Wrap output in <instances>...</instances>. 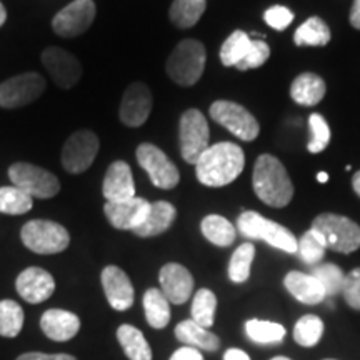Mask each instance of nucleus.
Returning a JSON list of instances; mask_svg holds the SVG:
<instances>
[{"instance_id": "f257e3e1", "label": "nucleus", "mask_w": 360, "mask_h": 360, "mask_svg": "<svg viewBox=\"0 0 360 360\" xmlns=\"http://www.w3.org/2000/svg\"><path fill=\"white\" fill-rule=\"evenodd\" d=\"M245 165L244 150L233 142L210 146L195 164V175L207 187H224L242 174Z\"/></svg>"}, {"instance_id": "f03ea898", "label": "nucleus", "mask_w": 360, "mask_h": 360, "mask_svg": "<svg viewBox=\"0 0 360 360\" xmlns=\"http://www.w3.org/2000/svg\"><path fill=\"white\" fill-rule=\"evenodd\" d=\"M252 186L257 197L270 207H285L294 197V184L285 167L274 155L264 154L255 162L252 174Z\"/></svg>"}, {"instance_id": "7ed1b4c3", "label": "nucleus", "mask_w": 360, "mask_h": 360, "mask_svg": "<svg viewBox=\"0 0 360 360\" xmlns=\"http://www.w3.org/2000/svg\"><path fill=\"white\" fill-rule=\"evenodd\" d=\"M207 52L199 40L186 39L177 44L167 58V75L177 85L191 87L204 74Z\"/></svg>"}, {"instance_id": "20e7f679", "label": "nucleus", "mask_w": 360, "mask_h": 360, "mask_svg": "<svg viewBox=\"0 0 360 360\" xmlns=\"http://www.w3.org/2000/svg\"><path fill=\"white\" fill-rule=\"evenodd\" d=\"M237 231L247 238L264 240L278 250L287 252V254H295L297 252V238L289 229L274 222V220L262 217L257 212H252V210L240 214L237 220Z\"/></svg>"}, {"instance_id": "39448f33", "label": "nucleus", "mask_w": 360, "mask_h": 360, "mask_svg": "<svg viewBox=\"0 0 360 360\" xmlns=\"http://www.w3.org/2000/svg\"><path fill=\"white\" fill-rule=\"evenodd\" d=\"M20 238L29 250L40 255L64 252L70 244V236L64 225L53 220H29L20 231Z\"/></svg>"}, {"instance_id": "423d86ee", "label": "nucleus", "mask_w": 360, "mask_h": 360, "mask_svg": "<svg viewBox=\"0 0 360 360\" xmlns=\"http://www.w3.org/2000/svg\"><path fill=\"white\" fill-rule=\"evenodd\" d=\"M310 229L321 233L327 249L340 254H352L360 249V225L344 215L321 214L314 219Z\"/></svg>"}, {"instance_id": "0eeeda50", "label": "nucleus", "mask_w": 360, "mask_h": 360, "mask_svg": "<svg viewBox=\"0 0 360 360\" xmlns=\"http://www.w3.org/2000/svg\"><path fill=\"white\" fill-rule=\"evenodd\" d=\"M209 141L210 130L204 114L197 109L184 112L179 124V142L182 159L195 165L200 155L210 147Z\"/></svg>"}, {"instance_id": "6e6552de", "label": "nucleus", "mask_w": 360, "mask_h": 360, "mask_svg": "<svg viewBox=\"0 0 360 360\" xmlns=\"http://www.w3.org/2000/svg\"><path fill=\"white\" fill-rule=\"evenodd\" d=\"M8 179L15 187L29 193L32 199H52L60 191L57 175L39 165L17 162L8 167Z\"/></svg>"}, {"instance_id": "1a4fd4ad", "label": "nucleus", "mask_w": 360, "mask_h": 360, "mask_svg": "<svg viewBox=\"0 0 360 360\" xmlns=\"http://www.w3.org/2000/svg\"><path fill=\"white\" fill-rule=\"evenodd\" d=\"M209 112L215 122L227 129L229 132L236 135L240 141L252 142L257 139L260 132L259 122L240 103L231 101H217L210 105Z\"/></svg>"}, {"instance_id": "9d476101", "label": "nucleus", "mask_w": 360, "mask_h": 360, "mask_svg": "<svg viewBox=\"0 0 360 360\" xmlns=\"http://www.w3.org/2000/svg\"><path fill=\"white\" fill-rule=\"evenodd\" d=\"M101 141L92 130H77L67 139L62 147L60 162L69 174H84L92 167L98 154Z\"/></svg>"}, {"instance_id": "9b49d317", "label": "nucleus", "mask_w": 360, "mask_h": 360, "mask_svg": "<svg viewBox=\"0 0 360 360\" xmlns=\"http://www.w3.org/2000/svg\"><path fill=\"white\" fill-rule=\"evenodd\" d=\"M135 155H137L139 165L148 174L150 182L155 187L170 191V188H175L179 186V169L175 167L174 162L159 147L152 146V143H141L137 147Z\"/></svg>"}, {"instance_id": "f8f14e48", "label": "nucleus", "mask_w": 360, "mask_h": 360, "mask_svg": "<svg viewBox=\"0 0 360 360\" xmlns=\"http://www.w3.org/2000/svg\"><path fill=\"white\" fill-rule=\"evenodd\" d=\"M45 79L37 72H25L0 84V107L19 109L37 101L45 90Z\"/></svg>"}, {"instance_id": "ddd939ff", "label": "nucleus", "mask_w": 360, "mask_h": 360, "mask_svg": "<svg viewBox=\"0 0 360 360\" xmlns=\"http://www.w3.org/2000/svg\"><path fill=\"white\" fill-rule=\"evenodd\" d=\"M94 19H96L94 0H74L53 17L52 29L60 37H77L92 25Z\"/></svg>"}, {"instance_id": "4468645a", "label": "nucleus", "mask_w": 360, "mask_h": 360, "mask_svg": "<svg viewBox=\"0 0 360 360\" xmlns=\"http://www.w3.org/2000/svg\"><path fill=\"white\" fill-rule=\"evenodd\" d=\"M42 64L60 89H72L82 79V64L74 53L60 47H47L42 52Z\"/></svg>"}, {"instance_id": "2eb2a0df", "label": "nucleus", "mask_w": 360, "mask_h": 360, "mask_svg": "<svg viewBox=\"0 0 360 360\" xmlns=\"http://www.w3.org/2000/svg\"><path fill=\"white\" fill-rule=\"evenodd\" d=\"M152 105H154V98H152L150 89L141 82L130 84L125 89L122 102H120V120L127 127H141L147 122Z\"/></svg>"}, {"instance_id": "dca6fc26", "label": "nucleus", "mask_w": 360, "mask_h": 360, "mask_svg": "<svg viewBox=\"0 0 360 360\" xmlns=\"http://www.w3.org/2000/svg\"><path fill=\"white\" fill-rule=\"evenodd\" d=\"M150 210V202L142 197H134L124 202H105L103 214L112 227L119 231H135L141 227Z\"/></svg>"}, {"instance_id": "f3484780", "label": "nucleus", "mask_w": 360, "mask_h": 360, "mask_svg": "<svg viewBox=\"0 0 360 360\" xmlns=\"http://www.w3.org/2000/svg\"><path fill=\"white\" fill-rule=\"evenodd\" d=\"M15 289L25 302L42 304L56 292V281L45 269L29 267L19 274Z\"/></svg>"}, {"instance_id": "a211bd4d", "label": "nucleus", "mask_w": 360, "mask_h": 360, "mask_svg": "<svg viewBox=\"0 0 360 360\" xmlns=\"http://www.w3.org/2000/svg\"><path fill=\"white\" fill-rule=\"evenodd\" d=\"M102 287L110 307L119 312L129 310L134 305V285L127 274L117 265H107L102 270Z\"/></svg>"}, {"instance_id": "6ab92c4d", "label": "nucleus", "mask_w": 360, "mask_h": 360, "mask_svg": "<svg viewBox=\"0 0 360 360\" xmlns=\"http://www.w3.org/2000/svg\"><path fill=\"white\" fill-rule=\"evenodd\" d=\"M160 287L170 304L180 305L191 299L193 292V277L184 265L170 262L160 269Z\"/></svg>"}, {"instance_id": "aec40b11", "label": "nucleus", "mask_w": 360, "mask_h": 360, "mask_svg": "<svg viewBox=\"0 0 360 360\" xmlns=\"http://www.w3.org/2000/svg\"><path fill=\"white\" fill-rule=\"evenodd\" d=\"M102 193L107 202H124L135 197L132 169L127 162L115 160L107 169L102 182Z\"/></svg>"}, {"instance_id": "412c9836", "label": "nucleus", "mask_w": 360, "mask_h": 360, "mask_svg": "<svg viewBox=\"0 0 360 360\" xmlns=\"http://www.w3.org/2000/svg\"><path fill=\"white\" fill-rule=\"evenodd\" d=\"M40 328L51 340L67 342L80 330L79 315L64 309H49L40 317Z\"/></svg>"}, {"instance_id": "4be33fe9", "label": "nucleus", "mask_w": 360, "mask_h": 360, "mask_svg": "<svg viewBox=\"0 0 360 360\" xmlns=\"http://www.w3.org/2000/svg\"><path fill=\"white\" fill-rule=\"evenodd\" d=\"M283 285L290 292L292 297H295L299 302L307 305H317L326 300V290L321 285V282L315 278L312 274H304L292 270L283 278Z\"/></svg>"}, {"instance_id": "5701e85b", "label": "nucleus", "mask_w": 360, "mask_h": 360, "mask_svg": "<svg viewBox=\"0 0 360 360\" xmlns=\"http://www.w3.org/2000/svg\"><path fill=\"white\" fill-rule=\"evenodd\" d=\"M175 217H177V210L170 202L159 200L150 204V210H148L147 219L143 220L141 227H137L132 231L137 237H155L160 233L167 232L170 225L174 224Z\"/></svg>"}, {"instance_id": "b1692460", "label": "nucleus", "mask_w": 360, "mask_h": 360, "mask_svg": "<svg viewBox=\"0 0 360 360\" xmlns=\"http://www.w3.org/2000/svg\"><path fill=\"white\" fill-rule=\"evenodd\" d=\"M175 337L187 347L197 350H207V352H215L220 347V339L209 328L200 327L192 319L180 322L175 327Z\"/></svg>"}, {"instance_id": "393cba45", "label": "nucleus", "mask_w": 360, "mask_h": 360, "mask_svg": "<svg viewBox=\"0 0 360 360\" xmlns=\"http://www.w3.org/2000/svg\"><path fill=\"white\" fill-rule=\"evenodd\" d=\"M323 96H326V82L310 72L300 74L290 85V97L300 105H317Z\"/></svg>"}, {"instance_id": "a878e982", "label": "nucleus", "mask_w": 360, "mask_h": 360, "mask_svg": "<svg viewBox=\"0 0 360 360\" xmlns=\"http://www.w3.org/2000/svg\"><path fill=\"white\" fill-rule=\"evenodd\" d=\"M117 340L129 360H152V349L137 327L124 323L117 328Z\"/></svg>"}, {"instance_id": "bb28decb", "label": "nucleus", "mask_w": 360, "mask_h": 360, "mask_svg": "<svg viewBox=\"0 0 360 360\" xmlns=\"http://www.w3.org/2000/svg\"><path fill=\"white\" fill-rule=\"evenodd\" d=\"M143 312L152 328H165L170 322V302L164 292L148 289L143 294Z\"/></svg>"}, {"instance_id": "cd10ccee", "label": "nucleus", "mask_w": 360, "mask_h": 360, "mask_svg": "<svg viewBox=\"0 0 360 360\" xmlns=\"http://www.w3.org/2000/svg\"><path fill=\"white\" fill-rule=\"evenodd\" d=\"M200 231L210 244L217 247L232 245L237 237V229L222 215H207L202 220Z\"/></svg>"}, {"instance_id": "c85d7f7f", "label": "nucleus", "mask_w": 360, "mask_h": 360, "mask_svg": "<svg viewBox=\"0 0 360 360\" xmlns=\"http://www.w3.org/2000/svg\"><path fill=\"white\" fill-rule=\"evenodd\" d=\"M294 42L299 47H323L330 42V29L321 17H310L295 30Z\"/></svg>"}, {"instance_id": "c756f323", "label": "nucleus", "mask_w": 360, "mask_h": 360, "mask_svg": "<svg viewBox=\"0 0 360 360\" xmlns=\"http://www.w3.org/2000/svg\"><path fill=\"white\" fill-rule=\"evenodd\" d=\"M205 7V0H174L169 12L170 20L179 29H191L204 15Z\"/></svg>"}, {"instance_id": "7c9ffc66", "label": "nucleus", "mask_w": 360, "mask_h": 360, "mask_svg": "<svg viewBox=\"0 0 360 360\" xmlns=\"http://www.w3.org/2000/svg\"><path fill=\"white\" fill-rule=\"evenodd\" d=\"M252 39L244 30H236L229 39L222 44L220 49V60L225 67H237L247 57L250 51Z\"/></svg>"}, {"instance_id": "2f4dec72", "label": "nucleus", "mask_w": 360, "mask_h": 360, "mask_svg": "<svg viewBox=\"0 0 360 360\" xmlns=\"http://www.w3.org/2000/svg\"><path fill=\"white\" fill-rule=\"evenodd\" d=\"M215 310H217V297L214 292L209 289L197 290L192 300V321L200 327L210 328L215 322Z\"/></svg>"}, {"instance_id": "473e14b6", "label": "nucleus", "mask_w": 360, "mask_h": 360, "mask_svg": "<svg viewBox=\"0 0 360 360\" xmlns=\"http://www.w3.org/2000/svg\"><path fill=\"white\" fill-rule=\"evenodd\" d=\"M34 199L15 186L0 187V212L7 215H22L32 210Z\"/></svg>"}, {"instance_id": "72a5a7b5", "label": "nucleus", "mask_w": 360, "mask_h": 360, "mask_svg": "<svg viewBox=\"0 0 360 360\" xmlns=\"http://www.w3.org/2000/svg\"><path fill=\"white\" fill-rule=\"evenodd\" d=\"M247 337L255 344H278L285 337V328L281 323L250 319L245 322Z\"/></svg>"}, {"instance_id": "f704fd0d", "label": "nucleus", "mask_w": 360, "mask_h": 360, "mask_svg": "<svg viewBox=\"0 0 360 360\" xmlns=\"http://www.w3.org/2000/svg\"><path fill=\"white\" fill-rule=\"evenodd\" d=\"M24 327V310L15 300H0V335L13 339Z\"/></svg>"}, {"instance_id": "c9c22d12", "label": "nucleus", "mask_w": 360, "mask_h": 360, "mask_svg": "<svg viewBox=\"0 0 360 360\" xmlns=\"http://www.w3.org/2000/svg\"><path fill=\"white\" fill-rule=\"evenodd\" d=\"M327 250V244L323 240V237L314 229H309L302 237L297 240V254L300 255V259L305 264L315 265L323 259Z\"/></svg>"}, {"instance_id": "e433bc0d", "label": "nucleus", "mask_w": 360, "mask_h": 360, "mask_svg": "<svg viewBox=\"0 0 360 360\" xmlns=\"http://www.w3.org/2000/svg\"><path fill=\"white\" fill-rule=\"evenodd\" d=\"M323 335V322L317 315H304L294 327V340L302 347H314Z\"/></svg>"}, {"instance_id": "4c0bfd02", "label": "nucleus", "mask_w": 360, "mask_h": 360, "mask_svg": "<svg viewBox=\"0 0 360 360\" xmlns=\"http://www.w3.org/2000/svg\"><path fill=\"white\" fill-rule=\"evenodd\" d=\"M255 257L254 245L245 242L232 254L231 264H229V277L232 282L244 283L250 276V267Z\"/></svg>"}, {"instance_id": "58836bf2", "label": "nucleus", "mask_w": 360, "mask_h": 360, "mask_svg": "<svg viewBox=\"0 0 360 360\" xmlns=\"http://www.w3.org/2000/svg\"><path fill=\"white\" fill-rule=\"evenodd\" d=\"M312 276L321 282V285L326 290L327 297L337 295L342 292L344 287L345 274L342 272L340 267H337L335 264H322L312 269Z\"/></svg>"}, {"instance_id": "ea45409f", "label": "nucleus", "mask_w": 360, "mask_h": 360, "mask_svg": "<svg viewBox=\"0 0 360 360\" xmlns=\"http://www.w3.org/2000/svg\"><path fill=\"white\" fill-rule=\"evenodd\" d=\"M309 125L312 137H310L307 148L312 154H319V152L326 150L328 142H330V129H328V124L321 114L310 115Z\"/></svg>"}, {"instance_id": "a19ab883", "label": "nucleus", "mask_w": 360, "mask_h": 360, "mask_svg": "<svg viewBox=\"0 0 360 360\" xmlns=\"http://www.w3.org/2000/svg\"><path fill=\"white\" fill-rule=\"evenodd\" d=\"M270 57V47L264 40H254L252 39V45L250 51L247 53V57L244 60L238 64L236 69L237 70H250V69H257V67L264 65L267 62V58Z\"/></svg>"}, {"instance_id": "79ce46f5", "label": "nucleus", "mask_w": 360, "mask_h": 360, "mask_svg": "<svg viewBox=\"0 0 360 360\" xmlns=\"http://www.w3.org/2000/svg\"><path fill=\"white\" fill-rule=\"evenodd\" d=\"M342 295H344L347 305L355 310H360V267L354 269L352 272L345 276Z\"/></svg>"}, {"instance_id": "37998d69", "label": "nucleus", "mask_w": 360, "mask_h": 360, "mask_svg": "<svg viewBox=\"0 0 360 360\" xmlns=\"http://www.w3.org/2000/svg\"><path fill=\"white\" fill-rule=\"evenodd\" d=\"M264 20L274 30H285L292 24V20H294V12L283 6H274L265 11Z\"/></svg>"}, {"instance_id": "c03bdc74", "label": "nucleus", "mask_w": 360, "mask_h": 360, "mask_svg": "<svg viewBox=\"0 0 360 360\" xmlns=\"http://www.w3.org/2000/svg\"><path fill=\"white\" fill-rule=\"evenodd\" d=\"M17 360H77L74 355L69 354H42V352H29L22 354Z\"/></svg>"}, {"instance_id": "a18cd8bd", "label": "nucleus", "mask_w": 360, "mask_h": 360, "mask_svg": "<svg viewBox=\"0 0 360 360\" xmlns=\"http://www.w3.org/2000/svg\"><path fill=\"white\" fill-rule=\"evenodd\" d=\"M170 360H204V357H202L200 350L184 345V347L175 350Z\"/></svg>"}, {"instance_id": "49530a36", "label": "nucleus", "mask_w": 360, "mask_h": 360, "mask_svg": "<svg viewBox=\"0 0 360 360\" xmlns=\"http://www.w3.org/2000/svg\"><path fill=\"white\" fill-rule=\"evenodd\" d=\"M350 24L354 29L360 30V0H354L352 11H350Z\"/></svg>"}, {"instance_id": "de8ad7c7", "label": "nucleus", "mask_w": 360, "mask_h": 360, "mask_svg": "<svg viewBox=\"0 0 360 360\" xmlns=\"http://www.w3.org/2000/svg\"><path fill=\"white\" fill-rule=\"evenodd\" d=\"M224 360H250V357L240 349H229L224 355Z\"/></svg>"}, {"instance_id": "09e8293b", "label": "nucleus", "mask_w": 360, "mask_h": 360, "mask_svg": "<svg viewBox=\"0 0 360 360\" xmlns=\"http://www.w3.org/2000/svg\"><path fill=\"white\" fill-rule=\"evenodd\" d=\"M352 186H354V191L357 195L360 197V170L359 172L354 174V179H352Z\"/></svg>"}, {"instance_id": "8fccbe9b", "label": "nucleus", "mask_w": 360, "mask_h": 360, "mask_svg": "<svg viewBox=\"0 0 360 360\" xmlns=\"http://www.w3.org/2000/svg\"><path fill=\"white\" fill-rule=\"evenodd\" d=\"M6 20H7V11L6 7H4V4L0 2V27L6 24Z\"/></svg>"}, {"instance_id": "3c124183", "label": "nucleus", "mask_w": 360, "mask_h": 360, "mask_svg": "<svg viewBox=\"0 0 360 360\" xmlns=\"http://www.w3.org/2000/svg\"><path fill=\"white\" fill-rule=\"evenodd\" d=\"M317 180H319V182H321V184H326L327 180H328V174H326V172H319V174H317Z\"/></svg>"}, {"instance_id": "603ef678", "label": "nucleus", "mask_w": 360, "mask_h": 360, "mask_svg": "<svg viewBox=\"0 0 360 360\" xmlns=\"http://www.w3.org/2000/svg\"><path fill=\"white\" fill-rule=\"evenodd\" d=\"M272 360H292V359H287V357H274Z\"/></svg>"}, {"instance_id": "864d4df0", "label": "nucleus", "mask_w": 360, "mask_h": 360, "mask_svg": "<svg viewBox=\"0 0 360 360\" xmlns=\"http://www.w3.org/2000/svg\"><path fill=\"white\" fill-rule=\"evenodd\" d=\"M327 360H334V359H327Z\"/></svg>"}]
</instances>
